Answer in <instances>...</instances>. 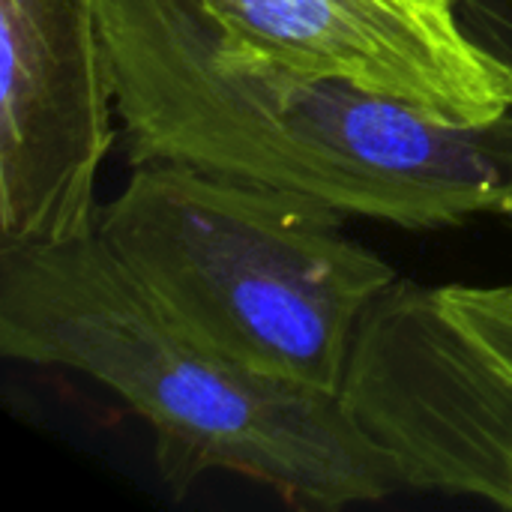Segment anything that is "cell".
Masks as SVG:
<instances>
[{
  "label": "cell",
  "instance_id": "3957f363",
  "mask_svg": "<svg viewBox=\"0 0 512 512\" xmlns=\"http://www.w3.org/2000/svg\"><path fill=\"white\" fill-rule=\"evenodd\" d=\"M345 213L183 162H135L96 234L192 333L231 360L342 396L357 333L396 267Z\"/></svg>",
  "mask_w": 512,
  "mask_h": 512
},
{
  "label": "cell",
  "instance_id": "ba28073f",
  "mask_svg": "<svg viewBox=\"0 0 512 512\" xmlns=\"http://www.w3.org/2000/svg\"><path fill=\"white\" fill-rule=\"evenodd\" d=\"M510 228H512V219H510Z\"/></svg>",
  "mask_w": 512,
  "mask_h": 512
},
{
  "label": "cell",
  "instance_id": "52a82bcc",
  "mask_svg": "<svg viewBox=\"0 0 512 512\" xmlns=\"http://www.w3.org/2000/svg\"><path fill=\"white\" fill-rule=\"evenodd\" d=\"M474 42L512 75V0H456Z\"/></svg>",
  "mask_w": 512,
  "mask_h": 512
},
{
  "label": "cell",
  "instance_id": "5b68a950",
  "mask_svg": "<svg viewBox=\"0 0 512 512\" xmlns=\"http://www.w3.org/2000/svg\"><path fill=\"white\" fill-rule=\"evenodd\" d=\"M111 114L99 0H0V243L96 231Z\"/></svg>",
  "mask_w": 512,
  "mask_h": 512
},
{
  "label": "cell",
  "instance_id": "7a4b0ae2",
  "mask_svg": "<svg viewBox=\"0 0 512 512\" xmlns=\"http://www.w3.org/2000/svg\"><path fill=\"white\" fill-rule=\"evenodd\" d=\"M0 354L120 396L153 429L159 477L177 498L210 474L252 480L303 510L402 489L342 396L267 378L204 342L96 231L0 243Z\"/></svg>",
  "mask_w": 512,
  "mask_h": 512
},
{
  "label": "cell",
  "instance_id": "8992f818",
  "mask_svg": "<svg viewBox=\"0 0 512 512\" xmlns=\"http://www.w3.org/2000/svg\"><path fill=\"white\" fill-rule=\"evenodd\" d=\"M228 30L306 72L402 99L450 123L512 111V75L456 0H201Z\"/></svg>",
  "mask_w": 512,
  "mask_h": 512
},
{
  "label": "cell",
  "instance_id": "277c9868",
  "mask_svg": "<svg viewBox=\"0 0 512 512\" xmlns=\"http://www.w3.org/2000/svg\"><path fill=\"white\" fill-rule=\"evenodd\" d=\"M342 402L402 489L512 510V285L399 276L357 333Z\"/></svg>",
  "mask_w": 512,
  "mask_h": 512
},
{
  "label": "cell",
  "instance_id": "6da1fadb",
  "mask_svg": "<svg viewBox=\"0 0 512 512\" xmlns=\"http://www.w3.org/2000/svg\"><path fill=\"white\" fill-rule=\"evenodd\" d=\"M129 162L168 159L408 231L512 219V111L450 123L255 48L201 0H99Z\"/></svg>",
  "mask_w": 512,
  "mask_h": 512
}]
</instances>
